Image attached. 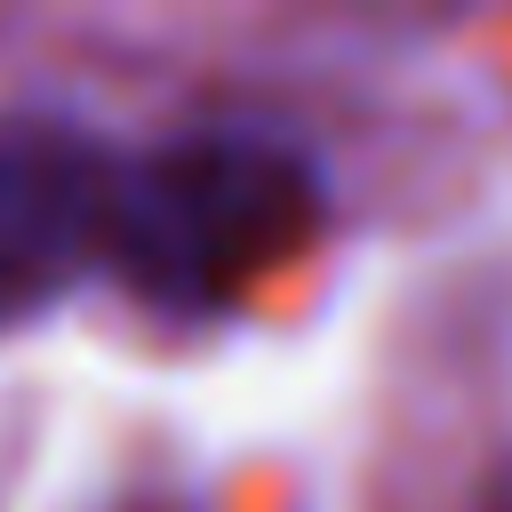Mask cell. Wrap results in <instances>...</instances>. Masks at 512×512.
I'll use <instances>...</instances> for the list:
<instances>
[{"mask_svg": "<svg viewBox=\"0 0 512 512\" xmlns=\"http://www.w3.org/2000/svg\"><path fill=\"white\" fill-rule=\"evenodd\" d=\"M320 168L256 128L176 136L112 176L104 264L168 320H208L320 240Z\"/></svg>", "mask_w": 512, "mask_h": 512, "instance_id": "obj_1", "label": "cell"}, {"mask_svg": "<svg viewBox=\"0 0 512 512\" xmlns=\"http://www.w3.org/2000/svg\"><path fill=\"white\" fill-rule=\"evenodd\" d=\"M104 144L72 120H0V312L64 296L88 264H104L112 216Z\"/></svg>", "mask_w": 512, "mask_h": 512, "instance_id": "obj_2", "label": "cell"}]
</instances>
